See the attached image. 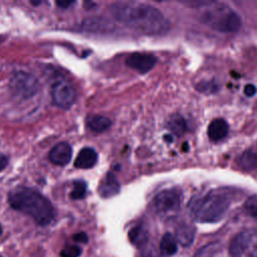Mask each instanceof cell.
<instances>
[{
	"label": "cell",
	"instance_id": "2",
	"mask_svg": "<svg viewBox=\"0 0 257 257\" xmlns=\"http://www.w3.org/2000/svg\"><path fill=\"white\" fill-rule=\"evenodd\" d=\"M8 201L13 209L30 216L41 226L48 225L53 219L54 212L51 203L31 188L13 190L8 196Z\"/></svg>",
	"mask_w": 257,
	"mask_h": 257
},
{
	"label": "cell",
	"instance_id": "14",
	"mask_svg": "<svg viewBox=\"0 0 257 257\" xmlns=\"http://www.w3.org/2000/svg\"><path fill=\"white\" fill-rule=\"evenodd\" d=\"M195 233L196 230L194 226L190 224H181L176 228L174 237L182 246L188 247L192 245L195 238Z\"/></svg>",
	"mask_w": 257,
	"mask_h": 257
},
{
	"label": "cell",
	"instance_id": "31",
	"mask_svg": "<svg viewBox=\"0 0 257 257\" xmlns=\"http://www.w3.org/2000/svg\"><path fill=\"white\" fill-rule=\"evenodd\" d=\"M0 257H2V256H0Z\"/></svg>",
	"mask_w": 257,
	"mask_h": 257
},
{
	"label": "cell",
	"instance_id": "7",
	"mask_svg": "<svg viewBox=\"0 0 257 257\" xmlns=\"http://www.w3.org/2000/svg\"><path fill=\"white\" fill-rule=\"evenodd\" d=\"M51 97L55 105L61 108H67L74 103L76 93L70 82L67 80H58L52 85Z\"/></svg>",
	"mask_w": 257,
	"mask_h": 257
},
{
	"label": "cell",
	"instance_id": "11",
	"mask_svg": "<svg viewBox=\"0 0 257 257\" xmlns=\"http://www.w3.org/2000/svg\"><path fill=\"white\" fill-rule=\"evenodd\" d=\"M229 132V125L224 118H215L213 119L207 130L208 137L213 142H218L223 140Z\"/></svg>",
	"mask_w": 257,
	"mask_h": 257
},
{
	"label": "cell",
	"instance_id": "3",
	"mask_svg": "<svg viewBox=\"0 0 257 257\" xmlns=\"http://www.w3.org/2000/svg\"><path fill=\"white\" fill-rule=\"evenodd\" d=\"M198 19L209 28L222 32H236L242 25L240 15L228 4L218 1L201 2L197 5Z\"/></svg>",
	"mask_w": 257,
	"mask_h": 257
},
{
	"label": "cell",
	"instance_id": "26",
	"mask_svg": "<svg viewBox=\"0 0 257 257\" xmlns=\"http://www.w3.org/2000/svg\"><path fill=\"white\" fill-rule=\"evenodd\" d=\"M73 240L79 243H86L87 242V236L83 232H79L73 235Z\"/></svg>",
	"mask_w": 257,
	"mask_h": 257
},
{
	"label": "cell",
	"instance_id": "30",
	"mask_svg": "<svg viewBox=\"0 0 257 257\" xmlns=\"http://www.w3.org/2000/svg\"><path fill=\"white\" fill-rule=\"evenodd\" d=\"M250 257H257V245L254 247V249L252 250L251 254H250Z\"/></svg>",
	"mask_w": 257,
	"mask_h": 257
},
{
	"label": "cell",
	"instance_id": "13",
	"mask_svg": "<svg viewBox=\"0 0 257 257\" xmlns=\"http://www.w3.org/2000/svg\"><path fill=\"white\" fill-rule=\"evenodd\" d=\"M97 162V153L92 148H83L79 151L74 166L78 169H90Z\"/></svg>",
	"mask_w": 257,
	"mask_h": 257
},
{
	"label": "cell",
	"instance_id": "19",
	"mask_svg": "<svg viewBox=\"0 0 257 257\" xmlns=\"http://www.w3.org/2000/svg\"><path fill=\"white\" fill-rule=\"evenodd\" d=\"M221 250L222 244L220 242H211L198 249L194 257H216Z\"/></svg>",
	"mask_w": 257,
	"mask_h": 257
},
{
	"label": "cell",
	"instance_id": "16",
	"mask_svg": "<svg viewBox=\"0 0 257 257\" xmlns=\"http://www.w3.org/2000/svg\"><path fill=\"white\" fill-rule=\"evenodd\" d=\"M86 122L89 130L94 133H102L111 124L110 119L103 115H91L87 118Z\"/></svg>",
	"mask_w": 257,
	"mask_h": 257
},
{
	"label": "cell",
	"instance_id": "25",
	"mask_svg": "<svg viewBox=\"0 0 257 257\" xmlns=\"http://www.w3.org/2000/svg\"><path fill=\"white\" fill-rule=\"evenodd\" d=\"M256 91H257L256 86L253 85V84H251V83L245 85V87H244V93H245V95L248 96V97L253 96V95L256 93Z\"/></svg>",
	"mask_w": 257,
	"mask_h": 257
},
{
	"label": "cell",
	"instance_id": "5",
	"mask_svg": "<svg viewBox=\"0 0 257 257\" xmlns=\"http://www.w3.org/2000/svg\"><path fill=\"white\" fill-rule=\"evenodd\" d=\"M153 205L158 214L162 216H172L180 209L181 193L175 188L163 190L155 196Z\"/></svg>",
	"mask_w": 257,
	"mask_h": 257
},
{
	"label": "cell",
	"instance_id": "10",
	"mask_svg": "<svg viewBox=\"0 0 257 257\" xmlns=\"http://www.w3.org/2000/svg\"><path fill=\"white\" fill-rule=\"evenodd\" d=\"M71 156H72L71 147L64 142L56 144L49 152L50 162L58 166H64L68 164L71 160Z\"/></svg>",
	"mask_w": 257,
	"mask_h": 257
},
{
	"label": "cell",
	"instance_id": "28",
	"mask_svg": "<svg viewBox=\"0 0 257 257\" xmlns=\"http://www.w3.org/2000/svg\"><path fill=\"white\" fill-rule=\"evenodd\" d=\"M141 257H161V256L154 250H147L142 254Z\"/></svg>",
	"mask_w": 257,
	"mask_h": 257
},
{
	"label": "cell",
	"instance_id": "15",
	"mask_svg": "<svg viewBox=\"0 0 257 257\" xmlns=\"http://www.w3.org/2000/svg\"><path fill=\"white\" fill-rule=\"evenodd\" d=\"M239 168L246 172L257 170V153L253 150H247L241 154L237 160Z\"/></svg>",
	"mask_w": 257,
	"mask_h": 257
},
{
	"label": "cell",
	"instance_id": "20",
	"mask_svg": "<svg viewBox=\"0 0 257 257\" xmlns=\"http://www.w3.org/2000/svg\"><path fill=\"white\" fill-rule=\"evenodd\" d=\"M168 128L176 136H181L187 131L186 120L181 115H173L167 123Z\"/></svg>",
	"mask_w": 257,
	"mask_h": 257
},
{
	"label": "cell",
	"instance_id": "8",
	"mask_svg": "<svg viewBox=\"0 0 257 257\" xmlns=\"http://www.w3.org/2000/svg\"><path fill=\"white\" fill-rule=\"evenodd\" d=\"M157 63L155 55L150 53L135 52L128 55L125 59V64L130 68L137 70L140 73H147L152 70Z\"/></svg>",
	"mask_w": 257,
	"mask_h": 257
},
{
	"label": "cell",
	"instance_id": "22",
	"mask_svg": "<svg viewBox=\"0 0 257 257\" xmlns=\"http://www.w3.org/2000/svg\"><path fill=\"white\" fill-rule=\"evenodd\" d=\"M245 212L254 218H257V195L250 196L244 203Z\"/></svg>",
	"mask_w": 257,
	"mask_h": 257
},
{
	"label": "cell",
	"instance_id": "24",
	"mask_svg": "<svg viewBox=\"0 0 257 257\" xmlns=\"http://www.w3.org/2000/svg\"><path fill=\"white\" fill-rule=\"evenodd\" d=\"M80 254H81V249L76 245L67 246L63 248L60 252L61 257H79Z\"/></svg>",
	"mask_w": 257,
	"mask_h": 257
},
{
	"label": "cell",
	"instance_id": "18",
	"mask_svg": "<svg viewBox=\"0 0 257 257\" xmlns=\"http://www.w3.org/2000/svg\"><path fill=\"white\" fill-rule=\"evenodd\" d=\"M160 250L161 253L166 256H171L175 254L178 250V245L175 237L171 233H166L162 237L161 243H160Z\"/></svg>",
	"mask_w": 257,
	"mask_h": 257
},
{
	"label": "cell",
	"instance_id": "4",
	"mask_svg": "<svg viewBox=\"0 0 257 257\" xmlns=\"http://www.w3.org/2000/svg\"><path fill=\"white\" fill-rule=\"evenodd\" d=\"M230 205L229 194L218 190L193 198L188 205V209L197 222L216 223L226 216Z\"/></svg>",
	"mask_w": 257,
	"mask_h": 257
},
{
	"label": "cell",
	"instance_id": "6",
	"mask_svg": "<svg viewBox=\"0 0 257 257\" xmlns=\"http://www.w3.org/2000/svg\"><path fill=\"white\" fill-rule=\"evenodd\" d=\"M10 88L14 94L23 98H29L38 91V81L30 73L15 71L10 77Z\"/></svg>",
	"mask_w": 257,
	"mask_h": 257
},
{
	"label": "cell",
	"instance_id": "1",
	"mask_svg": "<svg viewBox=\"0 0 257 257\" xmlns=\"http://www.w3.org/2000/svg\"><path fill=\"white\" fill-rule=\"evenodd\" d=\"M109 11L117 22L147 35H163L170 29L165 15L150 4L116 2L110 5Z\"/></svg>",
	"mask_w": 257,
	"mask_h": 257
},
{
	"label": "cell",
	"instance_id": "23",
	"mask_svg": "<svg viewBox=\"0 0 257 257\" xmlns=\"http://www.w3.org/2000/svg\"><path fill=\"white\" fill-rule=\"evenodd\" d=\"M196 89L203 93H214L218 91L219 86L214 81H202L196 85Z\"/></svg>",
	"mask_w": 257,
	"mask_h": 257
},
{
	"label": "cell",
	"instance_id": "21",
	"mask_svg": "<svg viewBox=\"0 0 257 257\" xmlns=\"http://www.w3.org/2000/svg\"><path fill=\"white\" fill-rule=\"evenodd\" d=\"M86 194V184L83 181H76L74 182L73 189L71 191L70 197L73 200H79L84 198Z\"/></svg>",
	"mask_w": 257,
	"mask_h": 257
},
{
	"label": "cell",
	"instance_id": "9",
	"mask_svg": "<svg viewBox=\"0 0 257 257\" xmlns=\"http://www.w3.org/2000/svg\"><path fill=\"white\" fill-rule=\"evenodd\" d=\"M255 232L253 230H245L236 234L229 244V254L231 257H242L244 252L250 246Z\"/></svg>",
	"mask_w": 257,
	"mask_h": 257
},
{
	"label": "cell",
	"instance_id": "29",
	"mask_svg": "<svg viewBox=\"0 0 257 257\" xmlns=\"http://www.w3.org/2000/svg\"><path fill=\"white\" fill-rule=\"evenodd\" d=\"M56 4H57L59 7H61V8H66L67 6H69L70 4H72V2H71V1H57Z\"/></svg>",
	"mask_w": 257,
	"mask_h": 257
},
{
	"label": "cell",
	"instance_id": "17",
	"mask_svg": "<svg viewBox=\"0 0 257 257\" xmlns=\"http://www.w3.org/2000/svg\"><path fill=\"white\" fill-rule=\"evenodd\" d=\"M148 238L149 235L147 230L141 225L133 227L128 232V239L131 243L137 247H142L146 245V243L148 242Z\"/></svg>",
	"mask_w": 257,
	"mask_h": 257
},
{
	"label": "cell",
	"instance_id": "12",
	"mask_svg": "<svg viewBox=\"0 0 257 257\" xmlns=\"http://www.w3.org/2000/svg\"><path fill=\"white\" fill-rule=\"evenodd\" d=\"M120 185L116 178L111 174L108 173L102 179L98 186V193L102 198H110L116 195L119 192Z\"/></svg>",
	"mask_w": 257,
	"mask_h": 257
},
{
	"label": "cell",
	"instance_id": "27",
	"mask_svg": "<svg viewBox=\"0 0 257 257\" xmlns=\"http://www.w3.org/2000/svg\"><path fill=\"white\" fill-rule=\"evenodd\" d=\"M7 164H8V160H7V158H6L4 155L0 154V172H1V171H3V170L6 168Z\"/></svg>",
	"mask_w": 257,
	"mask_h": 257
}]
</instances>
